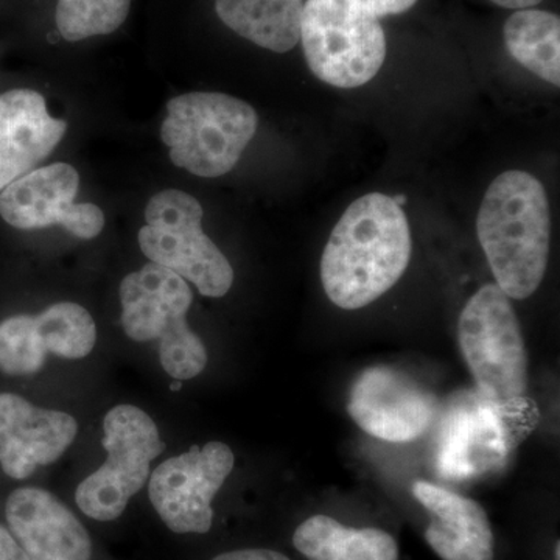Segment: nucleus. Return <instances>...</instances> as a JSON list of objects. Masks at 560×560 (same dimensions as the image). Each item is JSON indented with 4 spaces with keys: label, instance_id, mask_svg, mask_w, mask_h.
I'll list each match as a JSON object with an SVG mask.
<instances>
[{
    "label": "nucleus",
    "instance_id": "f257e3e1",
    "mask_svg": "<svg viewBox=\"0 0 560 560\" xmlns=\"http://www.w3.org/2000/svg\"><path fill=\"white\" fill-rule=\"evenodd\" d=\"M410 224L394 198L370 194L353 201L331 231L320 259L327 298L359 311L393 289L410 264Z\"/></svg>",
    "mask_w": 560,
    "mask_h": 560
},
{
    "label": "nucleus",
    "instance_id": "f03ea898",
    "mask_svg": "<svg viewBox=\"0 0 560 560\" xmlns=\"http://www.w3.org/2000/svg\"><path fill=\"white\" fill-rule=\"evenodd\" d=\"M477 232L497 285L511 300L533 296L550 257L551 209L544 184L530 173H501L482 198Z\"/></svg>",
    "mask_w": 560,
    "mask_h": 560
},
{
    "label": "nucleus",
    "instance_id": "7ed1b4c3",
    "mask_svg": "<svg viewBox=\"0 0 560 560\" xmlns=\"http://www.w3.org/2000/svg\"><path fill=\"white\" fill-rule=\"evenodd\" d=\"M539 422V407L528 396L493 401L478 390L456 394L442 419L436 469L448 481L499 474Z\"/></svg>",
    "mask_w": 560,
    "mask_h": 560
},
{
    "label": "nucleus",
    "instance_id": "20e7f679",
    "mask_svg": "<svg viewBox=\"0 0 560 560\" xmlns=\"http://www.w3.org/2000/svg\"><path fill=\"white\" fill-rule=\"evenodd\" d=\"M120 302L127 337L160 342L162 368L175 381H190L205 371L208 350L187 323L194 302L187 280L150 261L121 280Z\"/></svg>",
    "mask_w": 560,
    "mask_h": 560
},
{
    "label": "nucleus",
    "instance_id": "39448f33",
    "mask_svg": "<svg viewBox=\"0 0 560 560\" xmlns=\"http://www.w3.org/2000/svg\"><path fill=\"white\" fill-rule=\"evenodd\" d=\"M257 125L256 109L241 98L190 92L167 103L161 138L176 167L201 178H219L241 161Z\"/></svg>",
    "mask_w": 560,
    "mask_h": 560
},
{
    "label": "nucleus",
    "instance_id": "423d86ee",
    "mask_svg": "<svg viewBox=\"0 0 560 560\" xmlns=\"http://www.w3.org/2000/svg\"><path fill=\"white\" fill-rule=\"evenodd\" d=\"M300 40L313 75L342 90L370 83L386 58L381 21L361 0H307Z\"/></svg>",
    "mask_w": 560,
    "mask_h": 560
},
{
    "label": "nucleus",
    "instance_id": "0eeeda50",
    "mask_svg": "<svg viewBox=\"0 0 560 560\" xmlns=\"http://www.w3.org/2000/svg\"><path fill=\"white\" fill-rule=\"evenodd\" d=\"M464 360L486 399L506 401L528 393V353L511 298L497 283L481 287L458 320Z\"/></svg>",
    "mask_w": 560,
    "mask_h": 560
},
{
    "label": "nucleus",
    "instance_id": "6e6552de",
    "mask_svg": "<svg viewBox=\"0 0 560 560\" xmlns=\"http://www.w3.org/2000/svg\"><path fill=\"white\" fill-rule=\"evenodd\" d=\"M202 215L197 198L186 191L162 190L147 205L139 245L153 264L194 283L202 296L221 298L234 283V270L202 231Z\"/></svg>",
    "mask_w": 560,
    "mask_h": 560
},
{
    "label": "nucleus",
    "instance_id": "1a4fd4ad",
    "mask_svg": "<svg viewBox=\"0 0 560 560\" xmlns=\"http://www.w3.org/2000/svg\"><path fill=\"white\" fill-rule=\"evenodd\" d=\"M108 458L77 488V504L97 522L117 521L150 478L151 460L165 451L154 420L132 405H119L103 419Z\"/></svg>",
    "mask_w": 560,
    "mask_h": 560
},
{
    "label": "nucleus",
    "instance_id": "9d476101",
    "mask_svg": "<svg viewBox=\"0 0 560 560\" xmlns=\"http://www.w3.org/2000/svg\"><path fill=\"white\" fill-rule=\"evenodd\" d=\"M234 453L209 442L164 460L151 474L149 495L161 521L176 534H206L212 528V500L234 469Z\"/></svg>",
    "mask_w": 560,
    "mask_h": 560
},
{
    "label": "nucleus",
    "instance_id": "9b49d317",
    "mask_svg": "<svg viewBox=\"0 0 560 560\" xmlns=\"http://www.w3.org/2000/svg\"><path fill=\"white\" fill-rule=\"evenodd\" d=\"M80 175L66 162L28 172L0 191V217L22 231L61 226L73 237L92 241L105 228V213L79 202Z\"/></svg>",
    "mask_w": 560,
    "mask_h": 560
},
{
    "label": "nucleus",
    "instance_id": "f8f14e48",
    "mask_svg": "<svg viewBox=\"0 0 560 560\" xmlns=\"http://www.w3.org/2000/svg\"><path fill=\"white\" fill-rule=\"evenodd\" d=\"M348 411L364 433L400 444L430 429L438 400L410 375L382 364L361 372L350 389Z\"/></svg>",
    "mask_w": 560,
    "mask_h": 560
},
{
    "label": "nucleus",
    "instance_id": "ddd939ff",
    "mask_svg": "<svg viewBox=\"0 0 560 560\" xmlns=\"http://www.w3.org/2000/svg\"><path fill=\"white\" fill-rule=\"evenodd\" d=\"M79 433L68 412L46 410L18 394H0V467L13 480H25L39 466L61 458Z\"/></svg>",
    "mask_w": 560,
    "mask_h": 560
},
{
    "label": "nucleus",
    "instance_id": "4468645a",
    "mask_svg": "<svg viewBox=\"0 0 560 560\" xmlns=\"http://www.w3.org/2000/svg\"><path fill=\"white\" fill-rule=\"evenodd\" d=\"M5 515L11 536L32 560H91L90 534L49 490H14Z\"/></svg>",
    "mask_w": 560,
    "mask_h": 560
},
{
    "label": "nucleus",
    "instance_id": "2eb2a0df",
    "mask_svg": "<svg viewBox=\"0 0 560 560\" xmlns=\"http://www.w3.org/2000/svg\"><path fill=\"white\" fill-rule=\"evenodd\" d=\"M66 130L68 124L50 116L39 92L11 90L0 95V191L46 160Z\"/></svg>",
    "mask_w": 560,
    "mask_h": 560
},
{
    "label": "nucleus",
    "instance_id": "dca6fc26",
    "mask_svg": "<svg viewBox=\"0 0 560 560\" xmlns=\"http://www.w3.org/2000/svg\"><path fill=\"white\" fill-rule=\"evenodd\" d=\"M430 512L425 540L442 560H493V533L480 503L429 481L412 486Z\"/></svg>",
    "mask_w": 560,
    "mask_h": 560
},
{
    "label": "nucleus",
    "instance_id": "f3484780",
    "mask_svg": "<svg viewBox=\"0 0 560 560\" xmlns=\"http://www.w3.org/2000/svg\"><path fill=\"white\" fill-rule=\"evenodd\" d=\"M293 545L311 560H399L397 541L378 528H349L313 515L294 530Z\"/></svg>",
    "mask_w": 560,
    "mask_h": 560
},
{
    "label": "nucleus",
    "instance_id": "a211bd4d",
    "mask_svg": "<svg viewBox=\"0 0 560 560\" xmlns=\"http://www.w3.org/2000/svg\"><path fill=\"white\" fill-rule=\"evenodd\" d=\"M304 0H215L223 24L261 49L287 54L300 43Z\"/></svg>",
    "mask_w": 560,
    "mask_h": 560
},
{
    "label": "nucleus",
    "instance_id": "6ab92c4d",
    "mask_svg": "<svg viewBox=\"0 0 560 560\" xmlns=\"http://www.w3.org/2000/svg\"><path fill=\"white\" fill-rule=\"evenodd\" d=\"M504 44L530 73L560 86V20L544 10H517L503 28Z\"/></svg>",
    "mask_w": 560,
    "mask_h": 560
},
{
    "label": "nucleus",
    "instance_id": "aec40b11",
    "mask_svg": "<svg viewBox=\"0 0 560 560\" xmlns=\"http://www.w3.org/2000/svg\"><path fill=\"white\" fill-rule=\"evenodd\" d=\"M35 318L47 352L80 360L94 349L97 326L91 313L75 302H57Z\"/></svg>",
    "mask_w": 560,
    "mask_h": 560
},
{
    "label": "nucleus",
    "instance_id": "412c9836",
    "mask_svg": "<svg viewBox=\"0 0 560 560\" xmlns=\"http://www.w3.org/2000/svg\"><path fill=\"white\" fill-rule=\"evenodd\" d=\"M131 0H58V31L70 43L109 35L127 21Z\"/></svg>",
    "mask_w": 560,
    "mask_h": 560
},
{
    "label": "nucleus",
    "instance_id": "4be33fe9",
    "mask_svg": "<svg viewBox=\"0 0 560 560\" xmlns=\"http://www.w3.org/2000/svg\"><path fill=\"white\" fill-rule=\"evenodd\" d=\"M47 353L35 316L14 315L0 323V371L3 374H36L46 364Z\"/></svg>",
    "mask_w": 560,
    "mask_h": 560
},
{
    "label": "nucleus",
    "instance_id": "5701e85b",
    "mask_svg": "<svg viewBox=\"0 0 560 560\" xmlns=\"http://www.w3.org/2000/svg\"><path fill=\"white\" fill-rule=\"evenodd\" d=\"M381 20L390 14H401L412 9L418 0H361Z\"/></svg>",
    "mask_w": 560,
    "mask_h": 560
},
{
    "label": "nucleus",
    "instance_id": "b1692460",
    "mask_svg": "<svg viewBox=\"0 0 560 560\" xmlns=\"http://www.w3.org/2000/svg\"><path fill=\"white\" fill-rule=\"evenodd\" d=\"M212 560H290L282 552L264 550V548H256V550H237L223 552Z\"/></svg>",
    "mask_w": 560,
    "mask_h": 560
},
{
    "label": "nucleus",
    "instance_id": "393cba45",
    "mask_svg": "<svg viewBox=\"0 0 560 560\" xmlns=\"http://www.w3.org/2000/svg\"><path fill=\"white\" fill-rule=\"evenodd\" d=\"M0 560H32L9 529L0 525Z\"/></svg>",
    "mask_w": 560,
    "mask_h": 560
},
{
    "label": "nucleus",
    "instance_id": "a878e982",
    "mask_svg": "<svg viewBox=\"0 0 560 560\" xmlns=\"http://www.w3.org/2000/svg\"><path fill=\"white\" fill-rule=\"evenodd\" d=\"M490 2L503 7V9L525 10L530 9V7L539 5L541 0H490Z\"/></svg>",
    "mask_w": 560,
    "mask_h": 560
},
{
    "label": "nucleus",
    "instance_id": "bb28decb",
    "mask_svg": "<svg viewBox=\"0 0 560 560\" xmlns=\"http://www.w3.org/2000/svg\"><path fill=\"white\" fill-rule=\"evenodd\" d=\"M172 390H179L180 389V383L179 381L173 382L171 386Z\"/></svg>",
    "mask_w": 560,
    "mask_h": 560
}]
</instances>
